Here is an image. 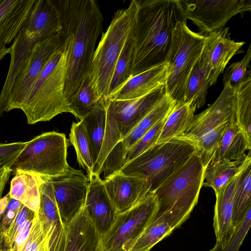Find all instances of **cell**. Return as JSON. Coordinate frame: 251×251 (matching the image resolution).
Here are the masks:
<instances>
[{"label": "cell", "mask_w": 251, "mask_h": 251, "mask_svg": "<svg viewBox=\"0 0 251 251\" xmlns=\"http://www.w3.org/2000/svg\"><path fill=\"white\" fill-rule=\"evenodd\" d=\"M40 202L38 214L47 231L50 251H63L66 240V226L59 214L50 180L40 186Z\"/></svg>", "instance_id": "obj_19"}, {"label": "cell", "mask_w": 251, "mask_h": 251, "mask_svg": "<svg viewBox=\"0 0 251 251\" xmlns=\"http://www.w3.org/2000/svg\"><path fill=\"white\" fill-rule=\"evenodd\" d=\"M0 251H11L10 249L3 250L0 248Z\"/></svg>", "instance_id": "obj_48"}, {"label": "cell", "mask_w": 251, "mask_h": 251, "mask_svg": "<svg viewBox=\"0 0 251 251\" xmlns=\"http://www.w3.org/2000/svg\"><path fill=\"white\" fill-rule=\"evenodd\" d=\"M34 214L33 211L22 205L16 218L3 234V250L10 249L17 231L28 218Z\"/></svg>", "instance_id": "obj_42"}, {"label": "cell", "mask_w": 251, "mask_h": 251, "mask_svg": "<svg viewBox=\"0 0 251 251\" xmlns=\"http://www.w3.org/2000/svg\"><path fill=\"white\" fill-rule=\"evenodd\" d=\"M232 114L251 148V74L233 87L231 94Z\"/></svg>", "instance_id": "obj_28"}, {"label": "cell", "mask_w": 251, "mask_h": 251, "mask_svg": "<svg viewBox=\"0 0 251 251\" xmlns=\"http://www.w3.org/2000/svg\"><path fill=\"white\" fill-rule=\"evenodd\" d=\"M132 76L166 62L173 30L187 22L179 0H136Z\"/></svg>", "instance_id": "obj_2"}, {"label": "cell", "mask_w": 251, "mask_h": 251, "mask_svg": "<svg viewBox=\"0 0 251 251\" xmlns=\"http://www.w3.org/2000/svg\"><path fill=\"white\" fill-rule=\"evenodd\" d=\"M195 153V147L190 142L174 138L155 144L126 163L119 172L146 178L151 185V191H154Z\"/></svg>", "instance_id": "obj_6"}, {"label": "cell", "mask_w": 251, "mask_h": 251, "mask_svg": "<svg viewBox=\"0 0 251 251\" xmlns=\"http://www.w3.org/2000/svg\"><path fill=\"white\" fill-rule=\"evenodd\" d=\"M166 117L158 122L127 151L125 164L156 144Z\"/></svg>", "instance_id": "obj_39"}, {"label": "cell", "mask_w": 251, "mask_h": 251, "mask_svg": "<svg viewBox=\"0 0 251 251\" xmlns=\"http://www.w3.org/2000/svg\"><path fill=\"white\" fill-rule=\"evenodd\" d=\"M133 58V40L132 35L126 42L115 65L109 87L108 99L132 76Z\"/></svg>", "instance_id": "obj_36"}, {"label": "cell", "mask_w": 251, "mask_h": 251, "mask_svg": "<svg viewBox=\"0 0 251 251\" xmlns=\"http://www.w3.org/2000/svg\"><path fill=\"white\" fill-rule=\"evenodd\" d=\"M209 87L207 74L199 59L187 80L183 101L190 103L196 110L202 107L206 102Z\"/></svg>", "instance_id": "obj_34"}, {"label": "cell", "mask_w": 251, "mask_h": 251, "mask_svg": "<svg viewBox=\"0 0 251 251\" xmlns=\"http://www.w3.org/2000/svg\"><path fill=\"white\" fill-rule=\"evenodd\" d=\"M63 251H102L101 237L83 207L66 226Z\"/></svg>", "instance_id": "obj_21"}, {"label": "cell", "mask_w": 251, "mask_h": 251, "mask_svg": "<svg viewBox=\"0 0 251 251\" xmlns=\"http://www.w3.org/2000/svg\"><path fill=\"white\" fill-rule=\"evenodd\" d=\"M185 18L192 21L207 34L223 28L237 14L243 15L251 9L250 0H180Z\"/></svg>", "instance_id": "obj_11"}, {"label": "cell", "mask_w": 251, "mask_h": 251, "mask_svg": "<svg viewBox=\"0 0 251 251\" xmlns=\"http://www.w3.org/2000/svg\"><path fill=\"white\" fill-rule=\"evenodd\" d=\"M251 60V47L250 45L242 58L240 61L231 64L227 68L223 76V84L229 83L234 87L251 74L250 68Z\"/></svg>", "instance_id": "obj_38"}, {"label": "cell", "mask_w": 251, "mask_h": 251, "mask_svg": "<svg viewBox=\"0 0 251 251\" xmlns=\"http://www.w3.org/2000/svg\"><path fill=\"white\" fill-rule=\"evenodd\" d=\"M237 176L225 187L215 193L216 200L213 226L216 239L215 245L221 248L228 243L235 231L232 226V216Z\"/></svg>", "instance_id": "obj_22"}, {"label": "cell", "mask_w": 251, "mask_h": 251, "mask_svg": "<svg viewBox=\"0 0 251 251\" xmlns=\"http://www.w3.org/2000/svg\"><path fill=\"white\" fill-rule=\"evenodd\" d=\"M194 208L171 209L152 219L129 251H150L189 217Z\"/></svg>", "instance_id": "obj_20"}, {"label": "cell", "mask_w": 251, "mask_h": 251, "mask_svg": "<svg viewBox=\"0 0 251 251\" xmlns=\"http://www.w3.org/2000/svg\"><path fill=\"white\" fill-rule=\"evenodd\" d=\"M59 24L51 0H35L22 29L39 41L57 34Z\"/></svg>", "instance_id": "obj_26"}, {"label": "cell", "mask_w": 251, "mask_h": 251, "mask_svg": "<svg viewBox=\"0 0 251 251\" xmlns=\"http://www.w3.org/2000/svg\"><path fill=\"white\" fill-rule=\"evenodd\" d=\"M250 150L232 114L210 162L223 159L244 160L247 155L246 151Z\"/></svg>", "instance_id": "obj_29"}, {"label": "cell", "mask_w": 251, "mask_h": 251, "mask_svg": "<svg viewBox=\"0 0 251 251\" xmlns=\"http://www.w3.org/2000/svg\"><path fill=\"white\" fill-rule=\"evenodd\" d=\"M251 225V207L249 208L243 219L238 226L228 243L223 248L215 245L208 251H238Z\"/></svg>", "instance_id": "obj_41"}, {"label": "cell", "mask_w": 251, "mask_h": 251, "mask_svg": "<svg viewBox=\"0 0 251 251\" xmlns=\"http://www.w3.org/2000/svg\"><path fill=\"white\" fill-rule=\"evenodd\" d=\"M232 89L229 83L224 84V88L216 100L205 110L194 115L183 133L176 138L185 140L194 145L202 136L222 124L228 121L232 114Z\"/></svg>", "instance_id": "obj_16"}, {"label": "cell", "mask_w": 251, "mask_h": 251, "mask_svg": "<svg viewBox=\"0 0 251 251\" xmlns=\"http://www.w3.org/2000/svg\"><path fill=\"white\" fill-rule=\"evenodd\" d=\"M205 168L195 153L153 192L158 207L153 219L171 209L194 208L203 182Z\"/></svg>", "instance_id": "obj_9"}, {"label": "cell", "mask_w": 251, "mask_h": 251, "mask_svg": "<svg viewBox=\"0 0 251 251\" xmlns=\"http://www.w3.org/2000/svg\"><path fill=\"white\" fill-rule=\"evenodd\" d=\"M245 159L231 161L223 159L210 162L204 170L202 186L211 187L215 193L217 192L238 175Z\"/></svg>", "instance_id": "obj_32"}, {"label": "cell", "mask_w": 251, "mask_h": 251, "mask_svg": "<svg viewBox=\"0 0 251 251\" xmlns=\"http://www.w3.org/2000/svg\"><path fill=\"white\" fill-rule=\"evenodd\" d=\"M22 205L19 201L11 198L9 193L0 199V248L4 232L16 218Z\"/></svg>", "instance_id": "obj_40"}, {"label": "cell", "mask_w": 251, "mask_h": 251, "mask_svg": "<svg viewBox=\"0 0 251 251\" xmlns=\"http://www.w3.org/2000/svg\"><path fill=\"white\" fill-rule=\"evenodd\" d=\"M104 101L95 91L88 73L69 100L68 106L70 113L81 120Z\"/></svg>", "instance_id": "obj_33"}, {"label": "cell", "mask_w": 251, "mask_h": 251, "mask_svg": "<svg viewBox=\"0 0 251 251\" xmlns=\"http://www.w3.org/2000/svg\"><path fill=\"white\" fill-rule=\"evenodd\" d=\"M195 111L188 102H176L165 119L156 144L165 143L182 135L192 122Z\"/></svg>", "instance_id": "obj_31"}, {"label": "cell", "mask_w": 251, "mask_h": 251, "mask_svg": "<svg viewBox=\"0 0 251 251\" xmlns=\"http://www.w3.org/2000/svg\"><path fill=\"white\" fill-rule=\"evenodd\" d=\"M34 215L28 218L17 231L11 251H19L23 246L28 236Z\"/></svg>", "instance_id": "obj_44"}, {"label": "cell", "mask_w": 251, "mask_h": 251, "mask_svg": "<svg viewBox=\"0 0 251 251\" xmlns=\"http://www.w3.org/2000/svg\"><path fill=\"white\" fill-rule=\"evenodd\" d=\"M61 41L62 37L57 33L34 45L25 66L13 84L4 112L22 109L33 84Z\"/></svg>", "instance_id": "obj_12"}, {"label": "cell", "mask_w": 251, "mask_h": 251, "mask_svg": "<svg viewBox=\"0 0 251 251\" xmlns=\"http://www.w3.org/2000/svg\"><path fill=\"white\" fill-rule=\"evenodd\" d=\"M69 136L71 144L75 149L78 163L89 177L93 174L94 164L90 143L82 120L72 123Z\"/></svg>", "instance_id": "obj_35"}, {"label": "cell", "mask_w": 251, "mask_h": 251, "mask_svg": "<svg viewBox=\"0 0 251 251\" xmlns=\"http://www.w3.org/2000/svg\"><path fill=\"white\" fill-rule=\"evenodd\" d=\"M186 23L179 22L175 26L166 58L168 66L165 93L176 102L183 101L187 80L201 57L207 35L193 31Z\"/></svg>", "instance_id": "obj_7"}, {"label": "cell", "mask_w": 251, "mask_h": 251, "mask_svg": "<svg viewBox=\"0 0 251 251\" xmlns=\"http://www.w3.org/2000/svg\"><path fill=\"white\" fill-rule=\"evenodd\" d=\"M165 94L163 86L140 98L105 100L107 110L115 121L122 139L155 106Z\"/></svg>", "instance_id": "obj_15"}, {"label": "cell", "mask_w": 251, "mask_h": 251, "mask_svg": "<svg viewBox=\"0 0 251 251\" xmlns=\"http://www.w3.org/2000/svg\"><path fill=\"white\" fill-rule=\"evenodd\" d=\"M82 120L91 147L93 174L103 173L105 178L118 172L125 164L127 151L105 101Z\"/></svg>", "instance_id": "obj_5"}, {"label": "cell", "mask_w": 251, "mask_h": 251, "mask_svg": "<svg viewBox=\"0 0 251 251\" xmlns=\"http://www.w3.org/2000/svg\"><path fill=\"white\" fill-rule=\"evenodd\" d=\"M19 251H50L48 234L38 214H35L28 236Z\"/></svg>", "instance_id": "obj_37"}, {"label": "cell", "mask_w": 251, "mask_h": 251, "mask_svg": "<svg viewBox=\"0 0 251 251\" xmlns=\"http://www.w3.org/2000/svg\"><path fill=\"white\" fill-rule=\"evenodd\" d=\"M35 0H0V43L6 46L17 37Z\"/></svg>", "instance_id": "obj_24"}, {"label": "cell", "mask_w": 251, "mask_h": 251, "mask_svg": "<svg viewBox=\"0 0 251 251\" xmlns=\"http://www.w3.org/2000/svg\"><path fill=\"white\" fill-rule=\"evenodd\" d=\"M26 142L0 143V164L10 168Z\"/></svg>", "instance_id": "obj_43"}, {"label": "cell", "mask_w": 251, "mask_h": 251, "mask_svg": "<svg viewBox=\"0 0 251 251\" xmlns=\"http://www.w3.org/2000/svg\"><path fill=\"white\" fill-rule=\"evenodd\" d=\"M3 166L0 164V171Z\"/></svg>", "instance_id": "obj_49"}, {"label": "cell", "mask_w": 251, "mask_h": 251, "mask_svg": "<svg viewBox=\"0 0 251 251\" xmlns=\"http://www.w3.org/2000/svg\"><path fill=\"white\" fill-rule=\"evenodd\" d=\"M10 49L6 48V46L0 43V61L8 53H10Z\"/></svg>", "instance_id": "obj_47"}, {"label": "cell", "mask_w": 251, "mask_h": 251, "mask_svg": "<svg viewBox=\"0 0 251 251\" xmlns=\"http://www.w3.org/2000/svg\"><path fill=\"white\" fill-rule=\"evenodd\" d=\"M137 1L132 0L126 8L115 12L94 53L89 73L99 97L106 100L115 65L128 39L132 35L137 11Z\"/></svg>", "instance_id": "obj_4"}, {"label": "cell", "mask_w": 251, "mask_h": 251, "mask_svg": "<svg viewBox=\"0 0 251 251\" xmlns=\"http://www.w3.org/2000/svg\"><path fill=\"white\" fill-rule=\"evenodd\" d=\"M103 181L118 214L134 206L151 191V185L146 178L126 175L120 172Z\"/></svg>", "instance_id": "obj_18"}, {"label": "cell", "mask_w": 251, "mask_h": 251, "mask_svg": "<svg viewBox=\"0 0 251 251\" xmlns=\"http://www.w3.org/2000/svg\"><path fill=\"white\" fill-rule=\"evenodd\" d=\"M67 148L65 134L54 131L43 133L26 142L10 167L11 173L28 172L44 179L58 176L69 166Z\"/></svg>", "instance_id": "obj_8"}, {"label": "cell", "mask_w": 251, "mask_h": 251, "mask_svg": "<svg viewBox=\"0 0 251 251\" xmlns=\"http://www.w3.org/2000/svg\"><path fill=\"white\" fill-rule=\"evenodd\" d=\"M11 173L10 168L7 167L3 166L0 171V199Z\"/></svg>", "instance_id": "obj_46"}, {"label": "cell", "mask_w": 251, "mask_h": 251, "mask_svg": "<svg viewBox=\"0 0 251 251\" xmlns=\"http://www.w3.org/2000/svg\"><path fill=\"white\" fill-rule=\"evenodd\" d=\"M167 62L132 76L109 99L126 100L143 97L165 86L167 77Z\"/></svg>", "instance_id": "obj_23"}, {"label": "cell", "mask_w": 251, "mask_h": 251, "mask_svg": "<svg viewBox=\"0 0 251 251\" xmlns=\"http://www.w3.org/2000/svg\"><path fill=\"white\" fill-rule=\"evenodd\" d=\"M51 1L58 17V33L66 34L71 38L65 87L68 105L84 77L90 73L96 42L102 29L103 17L94 0Z\"/></svg>", "instance_id": "obj_1"}, {"label": "cell", "mask_w": 251, "mask_h": 251, "mask_svg": "<svg viewBox=\"0 0 251 251\" xmlns=\"http://www.w3.org/2000/svg\"><path fill=\"white\" fill-rule=\"evenodd\" d=\"M88 178L89 186L83 208L101 238L111 228L118 213L100 176L93 174Z\"/></svg>", "instance_id": "obj_17"}, {"label": "cell", "mask_w": 251, "mask_h": 251, "mask_svg": "<svg viewBox=\"0 0 251 251\" xmlns=\"http://www.w3.org/2000/svg\"><path fill=\"white\" fill-rule=\"evenodd\" d=\"M229 29L222 28L206 35L200 62L207 74L209 86L216 83L230 60L241 52L245 44L232 40Z\"/></svg>", "instance_id": "obj_14"}, {"label": "cell", "mask_w": 251, "mask_h": 251, "mask_svg": "<svg viewBox=\"0 0 251 251\" xmlns=\"http://www.w3.org/2000/svg\"><path fill=\"white\" fill-rule=\"evenodd\" d=\"M158 203L150 191L138 204L117 215L107 233L101 238L102 251H129L151 222Z\"/></svg>", "instance_id": "obj_10"}, {"label": "cell", "mask_w": 251, "mask_h": 251, "mask_svg": "<svg viewBox=\"0 0 251 251\" xmlns=\"http://www.w3.org/2000/svg\"><path fill=\"white\" fill-rule=\"evenodd\" d=\"M39 41L22 29L14 40L10 48L11 61L9 71L0 94V117L4 113L7 98L15 79L25 66L33 46Z\"/></svg>", "instance_id": "obj_25"}, {"label": "cell", "mask_w": 251, "mask_h": 251, "mask_svg": "<svg viewBox=\"0 0 251 251\" xmlns=\"http://www.w3.org/2000/svg\"><path fill=\"white\" fill-rule=\"evenodd\" d=\"M251 157L250 151L237 176L234 189L232 226L234 230L251 207Z\"/></svg>", "instance_id": "obj_30"}, {"label": "cell", "mask_w": 251, "mask_h": 251, "mask_svg": "<svg viewBox=\"0 0 251 251\" xmlns=\"http://www.w3.org/2000/svg\"><path fill=\"white\" fill-rule=\"evenodd\" d=\"M146 133L137 126H134L122 140L124 145L128 151Z\"/></svg>", "instance_id": "obj_45"}, {"label": "cell", "mask_w": 251, "mask_h": 251, "mask_svg": "<svg viewBox=\"0 0 251 251\" xmlns=\"http://www.w3.org/2000/svg\"><path fill=\"white\" fill-rule=\"evenodd\" d=\"M58 34L62 41L33 84L21 109L30 125L49 121L62 113H70L65 87L71 38L66 34Z\"/></svg>", "instance_id": "obj_3"}, {"label": "cell", "mask_w": 251, "mask_h": 251, "mask_svg": "<svg viewBox=\"0 0 251 251\" xmlns=\"http://www.w3.org/2000/svg\"><path fill=\"white\" fill-rule=\"evenodd\" d=\"M46 179L52 184L59 214L66 226L84 206L89 178L81 170H76L69 165L62 174Z\"/></svg>", "instance_id": "obj_13"}, {"label": "cell", "mask_w": 251, "mask_h": 251, "mask_svg": "<svg viewBox=\"0 0 251 251\" xmlns=\"http://www.w3.org/2000/svg\"><path fill=\"white\" fill-rule=\"evenodd\" d=\"M14 175L10 182V197L38 214L40 202V186L45 179L28 172L18 171Z\"/></svg>", "instance_id": "obj_27"}]
</instances>
